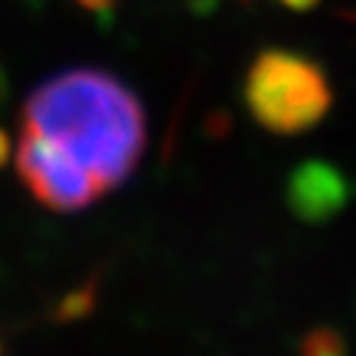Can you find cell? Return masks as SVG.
<instances>
[{"label": "cell", "instance_id": "obj_1", "mask_svg": "<svg viewBox=\"0 0 356 356\" xmlns=\"http://www.w3.org/2000/svg\"><path fill=\"white\" fill-rule=\"evenodd\" d=\"M23 129L65 152L104 191L127 180L146 146V115L135 93L90 67L40 84L23 107Z\"/></svg>", "mask_w": 356, "mask_h": 356}, {"label": "cell", "instance_id": "obj_2", "mask_svg": "<svg viewBox=\"0 0 356 356\" xmlns=\"http://www.w3.org/2000/svg\"><path fill=\"white\" fill-rule=\"evenodd\" d=\"M244 102L264 129L298 135L323 121L334 93L314 62L286 51H264L247 70Z\"/></svg>", "mask_w": 356, "mask_h": 356}, {"label": "cell", "instance_id": "obj_3", "mask_svg": "<svg viewBox=\"0 0 356 356\" xmlns=\"http://www.w3.org/2000/svg\"><path fill=\"white\" fill-rule=\"evenodd\" d=\"M15 163L23 186L51 211H81L107 194L81 165L34 132H20Z\"/></svg>", "mask_w": 356, "mask_h": 356}, {"label": "cell", "instance_id": "obj_4", "mask_svg": "<svg viewBox=\"0 0 356 356\" xmlns=\"http://www.w3.org/2000/svg\"><path fill=\"white\" fill-rule=\"evenodd\" d=\"M350 200V183L331 163H303L289 180V208L306 222L337 216Z\"/></svg>", "mask_w": 356, "mask_h": 356}, {"label": "cell", "instance_id": "obj_5", "mask_svg": "<svg viewBox=\"0 0 356 356\" xmlns=\"http://www.w3.org/2000/svg\"><path fill=\"white\" fill-rule=\"evenodd\" d=\"M300 356H345V339L334 328H314L303 337Z\"/></svg>", "mask_w": 356, "mask_h": 356}, {"label": "cell", "instance_id": "obj_6", "mask_svg": "<svg viewBox=\"0 0 356 356\" xmlns=\"http://www.w3.org/2000/svg\"><path fill=\"white\" fill-rule=\"evenodd\" d=\"M79 3L84 9H90V12H102V9H110L113 6V0H79Z\"/></svg>", "mask_w": 356, "mask_h": 356}, {"label": "cell", "instance_id": "obj_7", "mask_svg": "<svg viewBox=\"0 0 356 356\" xmlns=\"http://www.w3.org/2000/svg\"><path fill=\"white\" fill-rule=\"evenodd\" d=\"M284 3L289 6V9H298V12H306V9H312L317 0H284Z\"/></svg>", "mask_w": 356, "mask_h": 356}, {"label": "cell", "instance_id": "obj_8", "mask_svg": "<svg viewBox=\"0 0 356 356\" xmlns=\"http://www.w3.org/2000/svg\"><path fill=\"white\" fill-rule=\"evenodd\" d=\"M9 160V138H6V132L0 129V165H3Z\"/></svg>", "mask_w": 356, "mask_h": 356}, {"label": "cell", "instance_id": "obj_9", "mask_svg": "<svg viewBox=\"0 0 356 356\" xmlns=\"http://www.w3.org/2000/svg\"><path fill=\"white\" fill-rule=\"evenodd\" d=\"M0 356H3V353H0Z\"/></svg>", "mask_w": 356, "mask_h": 356}]
</instances>
